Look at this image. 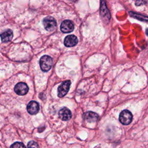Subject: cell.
Segmentation results:
<instances>
[{"label": "cell", "instance_id": "cell-4", "mask_svg": "<svg viewBox=\"0 0 148 148\" xmlns=\"http://www.w3.org/2000/svg\"><path fill=\"white\" fill-rule=\"evenodd\" d=\"M43 25L47 31H53L56 27L57 23L53 17L47 16L43 20Z\"/></svg>", "mask_w": 148, "mask_h": 148}, {"label": "cell", "instance_id": "cell-3", "mask_svg": "<svg viewBox=\"0 0 148 148\" xmlns=\"http://www.w3.org/2000/svg\"><path fill=\"white\" fill-rule=\"evenodd\" d=\"M132 114L131 112L127 109L123 110L119 115V121L123 125L130 124L132 120Z\"/></svg>", "mask_w": 148, "mask_h": 148}, {"label": "cell", "instance_id": "cell-8", "mask_svg": "<svg viewBox=\"0 0 148 148\" xmlns=\"http://www.w3.org/2000/svg\"><path fill=\"white\" fill-rule=\"evenodd\" d=\"M27 110L30 114H36L39 110V105L35 101H31L28 103Z\"/></svg>", "mask_w": 148, "mask_h": 148}, {"label": "cell", "instance_id": "cell-1", "mask_svg": "<svg viewBox=\"0 0 148 148\" xmlns=\"http://www.w3.org/2000/svg\"><path fill=\"white\" fill-rule=\"evenodd\" d=\"M39 64L42 71L43 72H47L51 68L53 64V59L51 57L45 55L40 58Z\"/></svg>", "mask_w": 148, "mask_h": 148}, {"label": "cell", "instance_id": "cell-9", "mask_svg": "<svg viewBox=\"0 0 148 148\" xmlns=\"http://www.w3.org/2000/svg\"><path fill=\"white\" fill-rule=\"evenodd\" d=\"M59 117L63 121H68L72 117V113L71 110L66 107L61 109L58 112Z\"/></svg>", "mask_w": 148, "mask_h": 148}, {"label": "cell", "instance_id": "cell-14", "mask_svg": "<svg viewBox=\"0 0 148 148\" xmlns=\"http://www.w3.org/2000/svg\"><path fill=\"white\" fill-rule=\"evenodd\" d=\"M25 145L21 143V142H15L13 145L10 146V147H14V148H17V147H24Z\"/></svg>", "mask_w": 148, "mask_h": 148}, {"label": "cell", "instance_id": "cell-2", "mask_svg": "<svg viewBox=\"0 0 148 148\" xmlns=\"http://www.w3.org/2000/svg\"><path fill=\"white\" fill-rule=\"evenodd\" d=\"M100 15L102 20L105 23H108L110 19V13L108 10L105 0H101Z\"/></svg>", "mask_w": 148, "mask_h": 148}, {"label": "cell", "instance_id": "cell-7", "mask_svg": "<svg viewBox=\"0 0 148 148\" xmlns=\"http://www.w3.org/2000/svg\"><path fill=\"white\" fill-rule=\"evenodd\" d=\"M74 25L73 23L68 20H64L62 22L60 25V29L64 33H69L73 31Z\"/></svg>", "mask_w": 148, "mask_h": 148}, {"label": "cell", "instance_id": "cell-6", "mask_svg": "<svg viewBox=\"0 0 148 148\" xmlns=\"http://www.w3.org/2000/svg\"><path fill=\"white\" fill-rule=\"evenodd\" d=\"M28 87L25 83L20 82L17 83L14 88L15 92L19 95H25L28 91Z\"/></svg>", "mask_w": 148, "mask_h": 148}, {"label": "cell", "instance_id": "cell-15", "mask_svg": "<svg viewBox=\"0 0 148 148\" xmlns=\"http://www.w3.org/2000/svg\"><path fill=\"white\" fill-rule=\"evenodd\" d=\"M27 146L28 147H38L39 146L36 142H35V141L31 140L28 143Z\"/></svg>", "mask_w": 148, "mask_h": 148}, {"label": "cell", "instance_id": "cell-11", "mask_svg": "<svg viewBox=\"0 0 148 148\" xmlns=\"http://www.w3.org/2000/svg\"><path fill=\"white\" fill-rule=\"evenodd\" d=\"M83 118L88 123H94L97 120L98 115L93 112H87L83 114Z\"/></svg>", "mask_w": 148, "mask_h": 148}, {"label": "cell", "instance_id": "cell-12", "mask_svg": "<svg viewBox=\"0 0 148 148\" xmlns=\"http://www.w3.org/2000/svg\"><path fill=\"white\" fill-rule=\"evenodd\" d=\"M0 36L2 42H9L13 38V32L10 29H8L0 34Z\"/></svg>", "mask_w": 148, "mask_h": 148}, {"label": "cell", "instance_id": "cell-13", "mask_svg": "<svg viewBox=\"0 0 148 148\" xmlns=\"http://www.w3.org/2000/svg\"><path fill=\"white\" fill-rule=\"evenodd\" d=\"M129 14L131 17H134V18H135L138 20H140V21H147V17L146 16H143L142 14L136 13L132 12H130Z\"/></svg>", "mask_w": 148, "mask_h": 148}, {"label": "cell", "instance_id": "cell-5", "mask_svg": "<svg viewBox=\"0 0 148 148\" xmlns=\"http://www.w3.org/2000/svg\"><path fill=\"white\" fill-rule=\"evenodd\" d=\"M71 82L70 80H67L64 81L58 88V97L60 98L65 96L69 90Z\"/></svg>", "mask_w": 148, "mask_h": 148}, {"label": "cell", "instance_id": "cell-10", "mask_svg": "<svg viewBox=\"0 0 148 148\" xmlns=\"http://www.w3.org/2000/svg\"><path fill=\"white\" fill-rule=\"evenodd\" d=\"M78 42L77 38L73 35L66 36L64 39V45L66 47H73L77 45Z\"/></svg>", "mask_w": 148, "mask_h": 148}]
</instances>
